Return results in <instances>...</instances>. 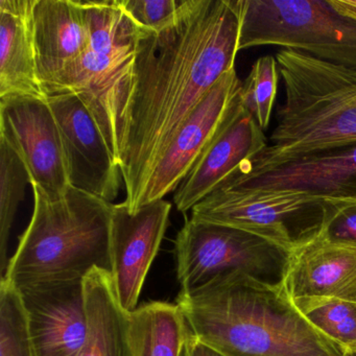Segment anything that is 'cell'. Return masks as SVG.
<instances>
[{
  "mask_svg": "<svg viewBox=\"0 0 356 356\" xmlns=\"http://www.w3.org/2000/svg\"><path fill=\"white\" fill-rule=\"evenodd\" d=\"M285 97L270 145L237 174L256 176L302 156L356 143V70L293 49L276 54Z\"/></svg>",
  "mask_w": 356,
  "mask_h": 356,
  "instance_id": "3957f363",
  "label": "cell"
},
{
  "mask_svg": "<svg viewBox=\"0 0 356 356\" xmlns=\"http://www.w3.org/2000/svg\"><path fill=\"white\" fill-rule=\"evenodd\" d=\"M37 356H78L88 323L83 280L17 287Z\"/></svg>",
  "mask_w": 356,
  "mask_h": 356,
  "instance_id": "4fadbf2b",
  "label": "cell"
},
{
  "mask_svg": "<svg viewBox=\"0 0 356 356\" xmlns=\"http://www.w3.org/2000/svg\"><path fill=\"white\" fill-rule=\"evenodd\" d=\"M0 356H37L19 289L6 278L0 283Z\"/></svg>",
  "mask_w": 356,
  "mask_h": 356,
  "instance_id": "603a6c76",
  "label": "cell"
},
{
  "mask_svg": "<svg viewBox=\"0 0 356 356\" xmlns=\"http://www.w3.org/2000/svg\"><path fill=\"white\" fill-rule=\"evenodd\" d=\"M118 6L143 30L161 32L170 28L184 0H116Z\"/></svg>",
  "mask_w": 356,
  "mask_h": 356,
  "instance_id": "d4e9b609",
  "label": "cell"
},
{
  "mask_svg": "<svg viewBox=\"0 0 356 356\" xmlns=\"http://www.w3.org/2000/svg\"><path fill=\"white\" fill-rule=\"evenodd\" d=\"M185 356H225L224 354L206 345L203 341L189 333L185 346Z\"/></svg>",
  "mask_w": 356,
  "mask_h": 356,
  "instance_id": "4316f807",
  "label": "cell"
},
{
  "mask_svg": "<svg viewBox=\"0 0 356 356\" xmlns=\"http://www.w3.org/2000/svg\"><path fill=\"white\" fill-rule=\"evenodd\" d=\"M268 147L264 130L241 101L213 140L183 179L174 202L185 213Z\"/></svg>",
  "mask_w": 356,
  "mask_h": 356,
  "instance_id": "5bb4252c",
  "label": "cell"
},
{
  "mask_svg": "<svg viewBox=\"0 0 356 356\" xmlns=\"http://www.w3.org/2000/svg\"><path fill=\"white\" fill-rule=\"evenodd\" d=\"M35 5L36 0H0V99H47L37 65Z\"/></svg>",
  "mask_w": 356,
  "mask_h": 356,
  "instance_id": "ac0fdd59",
  "label": "cell"
},
{
  "mask_svg": "<svg viewBox=\"0 0 356 356\" xmlns=\"http://www.w3.org/2000/svg\"><path fill=\"white\" fill-rule=\"evenodd\" d=\"M83 5L88 24V49L56 95H79L92 113L110 149L114 102L134 63L143 29L116 0L83 1Z\"/></svg>",
  "mask_w": 356,
  "mask_h": 356,
  "instance_id": "52a82bcc",
  "label": "cell"
},
{
  "mask_svg": "<svg viewBox=\"0 0 356 356\" xmlns=\"http://www.w3.org/2000/svg\"><path fill=\"white\" fill-rule=\"evenodd\" d=\"M328 3L339 15L356 20V0H328Z\"/></svg>",
  "mask_w": 356,
  "mask_h": 356,
  "instance_id": "83f0119b",
  "label": "cell"
},
{
  "mask_svg": "<svg viewBox=\"0 0 356 356\" xmlns=\"http://www.w3.org/2000/svg\"><path fill=\"white\" fill-rule=\"evenodd\" d=\"M30 184L28 170L22 158L3 137H0V274L5 275L8 243L20 204Z\"/></svg>",
  "mask_w": 356,
  "mask_h": 356,
  "instance_id": "44dd1931",
  "label": "cell"
},
{
  "mask_svg": "<svg viewBox=\"0 0 356 356\" xmlns=\"http://www.w3.org/2000/svg\"><path fill=\"white\" fill-rule=\"evenodd\" d=\"M325 220L320 237L356 245V197L325 199Z\"/></svg>",
  "mask_w": 356,
  "mask_h": 356,
  "instance_id": "484cf974",
  "label": "cell"
},
{
  "mask_svg": "<svg viewBox=\"0 0 356 356\" xmlns=\"http://www.w3.org/2000/svg\"><path fill=\"white\" fill-rule=\"evenodd\" d=\"M238 51L280 47L356 70V20L328 0H235Z\"/></svg>",
  "mask_w": 356,
  "mask_h": 356,
  "instance_id": "5b68a950",
  "label": "cell"
},
{
  "mask_svg": "<svg viewBox=\"0 0 356 356\" xmlns=\"http://www.w3.org/2000/svg\"><path fill=\"white\" fill-rule=\"evenodd\" d=\"M177 305L193 337L225 356H343L347 350L312 326L284 284L241 272L180 291Z\"/></svg>",
  "mask_w": 356,
  "mask_h": 356,
  "instance_id": "7a4b0ae2",
  "label": "cell"
},
{
  "mask_svg": "<svg viewBox=\"0 0 356 356\" xmlns=\"http://www.w3.org/2000/svg\"><path fill=\"white\" fill-rule=\"evenodd\" d=\"M343 356H356V352L347 351Z\"/></svg>",
  "mask_w": 356,
  "mask_h": 356,
  "instance_id": "f546056e",
  "label": "cell"
},
{
  "mask_svg": "<svg viewBox=\"0 0 356 356\" xmlns=\"http://www.w3.org/2000/svg\"><path fill=\"white\" fill-rule=\"evenodd\" d=\"M189 333L177 304L152 301L129 314L132 356H182Z\"/></svg>",
  "mask_w": 356,
  "mask_h": 356,
  "instance_id": "ffe728a7",
  "label": "cell"
},
{
  "mask_svg": "<svg viewBox=\"0 0 356 356\" xmlns=\"http://www.w3.org/2000/svg\"><path fill=\"white\" fill-rule=\"evenodd\" d=\"M83 286L88 331L78 356H132L129 314L118 303L110 272L93 268Z\"/></svg>",
  "mask_w": 356,
  "mask_h": 356,
  "instance_id": "d6986e66",
  "label": "cell"
},
{
  "mask_svg": "<svg viewBox=\"0 0 356 356\" xmlns=\"http://www.w3.org/2000/svg\"><path fill=\"white\" fill-rule=\"evenodd\" d=\"M47 99L61 131L70 185L112 203L124 180L92 113L76 93H58Z\"/></svg>",
  "mask_w": 356,
  "mask_h": 356,
  "instance_id": "7c38bea8",
  "label": "cell"
},
{
  "mask_svg": "<svg viewBox=\"0 0 356 356\" xmlns=\"http://www.w3.org/2000/svg\"><path fill=\"white\" fill-rule=\"evenodd\" d=\"M0 137L22 158L31 186L49 197H61L72 186L61 131L49 99H0Z\"/></svg>",
  "mask_w": 356,
  "mask_h": 356,
  "instance_id": "9c48e42d",
  "label": "cell"
},
{
  "mask_svg": "<svg viewBox=\"0 0 356 356\" xmlns=\"http://www.w3.org/2000/svg\"><path fill=\"white\" fill-rule=\"evenodd\" d=\"M175 254L180 291H189L233 272L284 284L293 251L241 229L191 218L177 235Z\"/></svg>",
  "mask_w": 356,
  "mask_h": 356,
  "instance_id": "ba28073f",
  "label": "cell"
},
{
  "mask_svg": "<svg viewBox=\"0 0 356 356\" xmlns=\"http://www.w3.org/2000/svg\"><path fill=\"white\" fill-rule=\"evenodd\" d=\"M33 26L39 79L49 97L88 49L86 10L80 0H36Z\"/></svg>",
  "mask_w": 356,
  "mask_h": 356,
  "instance_id": "9a60e30c",
  "label": "cell"
},
{
  "mask_svg": "<svg viewBox=\"0 0 356 356\" xmlns=\"http://www.w3.org/2000/svg\"><path fill=\"white\" fill-rule=\"evenodd\" d=\"M347 351L356 352V343H352V345L348 348Z\"/></svg>",
  "mask_w": 356,
  "mask_h": 356,
  "instance_id": "f1b7e54d",
  "label": "cell"
},
{
  "mask_svg": "<svg viewBox=\"0 0 356 356\" xmlns=\"http://www.w3.org/2000/svg\"><path fill=\"white\" fill-rule=\"evenodd\" d=\"M279 79L280 70L276 57L264 56L256 60L241 84V105L250 112L264 131L270 126L278 92Z\"/></svg>",
  "mask_w": 356,
  "mask_h": 356,
  "instance_id": "cb8c5ba5",
  "label": "cell"
},
{
  "mask_svg": "<svg viewBox=\"0 0 356 356\" xmlns=\"http://www.w3.org/2000/svg\"><path fill=\"white\" fill-rule=\"evenodd\" d=\"M182 356H185V350H184V353H183V355Z\"/></svg>",
  "mask_w": 356,
  "mask_h": 356,
  "instance_id": "4dcf8cb0",
  "label": "cell"
},
{
  "mask_svg": "<svg viewBox=\"0 0 356 356\" xmlns=\"http://www.w3.org/2000/svg\"><path fill=\"white\" fill-rule=\"evenodd\" d=\"M284 286L291 299L335 298L356 302V245L316 237L291 254Z\"/></svg>",
  "mask_w": 356,
  "mask_h": 356,
  "instance_id": "e0dca14e",
  "label": "cell"
},
{
  "mask_svg": "<svg viewBox=\"0 0 356 356\" xmlns=\"http://www.w3.org/2000/svg\"><path fill=\"white\" fill-rule=\"evenodd\" d=\"M225 182L243 188L291 189L324 197H356V143L314 152L264 174Z\"/></svg>",
  "mask_w": 356,
  "mask_h": 356,
  "instance_id": "2e32d148",
  "label": "cell"
},
{
  "mask_svg": "<svg viewBox=\"0 0 356 356\" xmlns=\"http://www.w3.org/2000/svg\"><path fill=\"white\" fill-rule=\"evenodd\" d=\"M239 31L235 0H184L170 28L143 30L114 102L110 143L131 213L183 124L235 68Z\"/></svg>",
  "mask_w": 356,
  "mask_h": 356,
  "instance_id": "6da1fadb",
  "label": "cell"
},
{
  "mask_svg": "<svg viewBox=\"0 0 356 356\" xmlns=\"http://www.w3.org/2000/svg\"><path fill=\"white\" fill-rule=\"evenodd\" d=\"M241 84L233 68L210 89L154 170L140 208L176 191L241 101Z\"/></svg>",
  "mask_w": 356,
  "mask_h": 356,
  "instance_id": "8fae6325",
  "label": "cell"
},
{
  "mask_svg": "<svg viewBox=\"0 0 356 356\" xmlns=\"http://www.w3.org/2000/svg\"><path fill=\"white\" fill-rule=\"evenodd\" d=\"M293 301L312 326L346 350L356 343V302L316 297Z\"/></svg>",
  "mask_w": 356,
  "mask_h": 356,
  "instance_id": "7402d4cb",
  "label": "cell"
},
{
  "mask_svg": "<svg viewBox=\"0 0 356 356\" xmlns=\"http://www.w3.org/2000/svg\"><path fill=\"white\" fill-rule=\"evenodd\" d=\"M32 189V218L1 278L19 287L84 280L95 268L110 272L114 204L74 186L61 197Z\"/></svg>",
  "mask_w": 356,
  "mask_h": 356,
  "instance_id": "277c9868",
  "label": "cell"
},
{
  "mask_svg": "<svg viewBox=\"0 0 356 356\" xmlns=\"http://www.w3.org/2000/svg\"><path fill=\"white\" fill-rule=\"evenodd\" d=\"M172 204L159 200L131 213L124 203L114 204L110 237L112 284L120 307L137 308L147 273L168 229Z\"/></svg>",
  "mask_w": 356,
  "mask_h": 356,
  "instance_id": "30bf717a",
  "label": "cell"
},
{
  "mask_svg": "<svg viewBox=\"0 0 356 356\" xmlns=\"http://www.w3.org/2000/svg\"><path fill=\"white\" fill-rule=\"evenodd\" d=\"M324 202L304 191L224 182L191 209V218L241 229L293 252L320 236Z\"/></svg>",
  "mask_w": 356,
  "mask_h": 356,
  "instance_id": "8992f818",
  "label": "cell"
}]
</instances>
